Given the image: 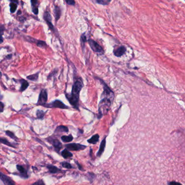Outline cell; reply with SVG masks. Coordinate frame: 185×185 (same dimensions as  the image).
<instances>
[{"label": "cell", "instance_id": "cell-1", "mask_svg": "<svg viewBox=\"0 0 185 185\" xmlns=\"http://www.w3.org/2000/svg\"><path fill=\"white\" fill-rule=\"evenodd\" d=\"M84 87V83L81 78L78 79L75 81L72 87V90L71 94L66 95L68 100L75 108H79V95L81 89Z\"/></svg>", "mask_w": 185, "mask_h": 185}, {"label": "cell", "instance_id": "cell-2", "mask_svg": "<svg viewBox=\"0 0 185 185\" xmlns=\"http://www.w3.org/2000/svg\"><path fill=\"white\" fill-rule=\"evenodd\" d=\"M113 100L111 99L103 97L101 99V101L99 105V113L98 118H101L107 114L108 112L110 110L111 104Z\"/></svg>", "mask_w": 185, "mask_h": 185}, {"label": "cell", "instance_id": "cell-3", "mask_svg": "<svg viewBox=\"0 0 185 185\" xmlns=\"http://www.w3.org/2000/svg\"><path fill=\"white\" fill-rule=\"evenodd\" d=\"M88 42L89 44L91 49L95 53H98L101 54L104 53V49L96 41L91 39H89L88 40Z\"/></svg>", "mask_w": 185, "mask_h": 185}, {"label": "cell", "instance_id": "cell-4", "mask_svg": "<svg viewBox=\"0 0 185 185\" xmlns=\"http://www.w3.org/2000/svg\"><path fill=\"white\" fill-rule=\"evenodd\" d=\"M44 107L47 108H58L60 109H68L69 107L67 106L66 104H64L60 100H55L51 102L50 104H45L44 106Z\"/></svg>", "mask_w": 185, "mask_h": 185}, {"label": "cell", "instance_id": "cell-5", "mask_svg": "<svg viewBox=\"0 0 185 185\" xmlns=\"http://www.w3.org/2000/svg\"><path fill=\"white\" fill-rule=\"evenodd\" d=\"M48 100V94L47 91L46 89H42L40 92L39 95V98L37 102V104L44 106L46 104Z\"/></svg>", "mask_w": 185, "mask_h": 185}, {"label": "cell", "instance_id": "cell-6", "mask_svg": "<svg viewBox=\"0 0 185 185\" xmlns=\"http://www.w3.org/2000/svg\"><path fill=\"white\" fill-rule=\"evenodd\" d=\"M65 147L67 149L73 151H82L86 148V146L81 145L79 144H69L65 145Z\"/></svg>", "mask_w": 185, "mask_h": 185}, {"label": "cell", "instance_id": "cell-7", "mask_svg": "<svg viewBox=\"0 0 185 185\" xmlns=\"http://www.w3.org/2000/svg\"><path fill=\"white\" fill-rule=\"evenodd\" d=\"M44 20L46 21L47 24L49 29H51L53 33H55V29L54 28V26L53 25V24L51 23V14L49 13V12L48 11H46L44 13Z\"/></svg>", "mask_w": 185, "mask_h": 185}, {"label": "cell", "instance_id": "cell-8", "mask_svg": "<svg viewBox=\"0 0 185 185\" xmlns=\"http://www.w3.org/2000/svg\"><path fill=\"white\" fill-rule=\"evenodd\" d=\"M48 141L52 145L54 146L55 149L56 150V151H59L61 149L62 147V144L59 141V140L57 139H51V138H49L48 139Z\"/></svg>", "mask_w": 185, "mask_h": 185}, {"label": "cell", "instance_id": "cell-9", "mask_svg": "<svg viewBox=\"0 0 185 185\" xmlns=\"http://www.w3.org/2000/svg\"><path fill=\"white\" fill-rule=\"evenodd\" d=\"M0 179L3 181L4 185H15L13 181L7 175L0 172Z\"/></svg>", "mask_w": 185, "mask_h": 185}, {"label": "cell", "instance_id": "cell-10", "mask_svg": "<svg viewBox=\"0 0 185 185\" xmlns=\"http://www.w3.org/2000/svg\"><path fill=\"white\" fill-rule=\"evenodd\" d=\"M126 51V48L124 46H120L114 51V55L116 57H121Z\"/></svg>", "mask_w": 185, "mask_h": 185}, {"label": "cell", "instance_id": "cell-11", "mask_svg": "<svg viewBox=\"0 0 185 185\" xmlns=\"http://www.w3.org/2000/svg\"><path fill=\"white\" fill-rule=\"evenodd\" d=\"M31 4L32 7V10L34 14L37 15L39 13L38 9V0H31Z\"/></svg>", "mask_w": 185, "mask_h": 185}, {"label": "cell", "instance_id": "cell-12", "mask_svg": "<svg viewBox=\"0 0 185 185\" xmlns=\"http://www.w3.org/2000/svg\"><path fill=\"white\" fill-rule=\"evenodd\" d=\"M106 138H104V139L101 142L99 150V151H98V153H97V155H98V156H101L102 154L104 153V148H105V147H106Z\"/></svg>", "mask_w": 185, "mask_h": 185}, {"label": "cell", "instance_id": "cell-13", "mask_svg": "<svg viewBox=\"0 0 185 185\" xmlns=\"http://www.w3.org/2000/svg\"><path fill=\"white\" fill-rule=\"evenodd\" d=\"M17 168L18 171H19L20 173L21 174L22 176L24 177V178H28V174H27V171L22 166L17 165Z\"/></svg>", "mask_w": 185, "mask_h": 185}, {"label": "cell", "instance_id": "cell-14", "mask_svg": "<svg viewBox=\"0 0 185 185\" xmlns=\"http://www.w3.org/2000/svg\"><path fill=\"white\" fill-rule=\"evenodd\" d=\"M99 135L97 134H95L94 135H93L91 139L88 140L87 141L89 144L95 145L99 141Z\"/></svg>", "mask_w": 185, "mask_h": 185}, {"label": "cell", "instance_id": "cell-15", "mask_svg": "<svg viewBox=\"0 0 185 185\" xmlns=\"http://www.w3.org/2000/svg\"><path fill=\"white\" fill-rule=\"evenodd\" d=\"M54 11L56 20L57 21L58 20H59V19L61 17V11L60 8L58 6H55Z\"/></svg>", "mask_w": 185, "mask_h": 185}, {"label": "cell", "instance_id": "cell-16", "mask_svg": "<svg viewBox=\"0 0 185 185\" xmlns=\"http://www.w3.org/2000/svg\"><path fill=\"white\" fill-rule=\"evenodd\" d=\"M69 131V129L67 127L64 126H58L56 129H55V133H68Z\"/></svg>", "mask_w": 185, "mask_h": 185}, {"label": "cell", "instance_id": "cell-17", "mask_svg": "<svg viewBox=\"0 0 185 185\" xmlns=\"http://www.w3.org/2000/svg\"><path fill=\"white\" fill-rule=\"evenodd\" d=\"M47 168L51 173H57L60 171V169L53 165H48Z\"/></svg>", "mask_w": 185, "mask_h": 185}, {"label": "cell", "instance_id": "cell-18", "mask_svg": "<svg viewBox=\"0 0 185 185\" xmlns=\"http://www.w3.org/2000/svg\"><path fill=\"white\" fill-rule=\"evenodd\" d=\"M61 154L64 159L69 158L73 156V154L70 151H68L67 149H65L62 151Z\"/></svg>", "mask_w": 185, "mask_h": 185}, {"label": "cell", "instance_id": "cell-19", "mask_svg": "<svg viewBox=\"0 0 185 185\" xmlns=\"http://www.w3.org/2000/svg\"><path fill=\"white\" fill-rule=\"evenodd\" d=\"M22 83H21V86L20 88L21 91H25L27 88L29 87V83L26 80H22Z\"/></svg>", "mask_w": 185, "mask_h": 185}, {"label": "cell", "instance_id": "cell-20", "mask_svg": "<svg viewBox=\"0 0 185 185\" xmlns=\"http://www.w3.org/2000/svg\"><path fill=\"white\" fill-rule=\"evenodd\" d=\"M61 140H62V141L64 142H69L71 141H73V137L71 135H69L68 136H62L61 137Z\"/></svg>", "mask_w": 185, "mask_h": 185}, {"label": "cell", "instance_id": "cell-21", "mask_svg": "<svg viewBox=\"0 0 185 185\" xmlns=\"http://www.w3.org/2000/svg\"><path fill=\"white\" fill-rule=\"evenodd\" d=\"M39 72H38L36 74L29 75V76H27V78L28 79L31 80V81H36L38 80V78H39Z\"/></svg>", "mask_w": 185, "mask_h": 185}, {"label": "cell", "instance_id": "cell-22", "mask_svg": "<svg viewBox=\"0 0 185 185\" xmlns=\"http://www.w3.org/2000/svg\"><path fill=\"white\" fill-rule=\"evenodd\" d=\"M0 143H1V144H3L4 145H7V146H9V147H15L13 145H12L10 142L8 141V140H7V139H4V138H0Z\"/></svg>", "mask_w": 185, "mask_h": 185}, {"label": "cell", "instance_id": "cell-23", "mask_svg": "<svg viewBox=\"0 0 185 185\" xmlns=\"http://www.w3.org/2000/svg\"><path fill=\"white\" fill-rule=\"evenodd\" d=\"M17 4L13 2H11L10 4V10L11 13H14L17 9Z\"/></svg>", "mask_w": 185, "mask_h": 185}, {"label": "cell", "instance_id": "cell-24", "mask_svg": "<svg viewBox=\"0 0 185 185\" xmlns=\"http://www.w3.org/2000/svg\"><path fill=\"white\" fill-rule=\"evenodd\" d=\"M36 44L37 46L41 48H46L47 47V44L46 42L44 41L37 40L36 41Z\"/></svg>", "mask_w": 185, "mask_h": 185}, {"label": "cell", "instance_id": "cell-25", "mask_svg": "<svg viewBox=\"0 0 185 185\" xmlns=\"http://www.w3.org/2000/svg\"><path fill=\"white\" fill-rule=\"evenodd\" d=\"M45 115V113L43 111H41V110H37L36 111V116H37L38 119H42L44 118Z\"/></svg>", "mask_w": 185, "mask_h": 185}, {"label": "cell", "instance_id": "cell-26", "mask_svg": "<svg viewBox=\"0 0 185 185\" xmlns=\"http://www.w3.org/2000/svg\"><path fill=\"white\" fill-rule=\"evenodd\" d=\"M111 0H96L97 3L102 5H108L110 4Z\"/></svg>", "mask_w": 185, "mask_h": 185}, {"label": "cell", "instance_id": "cell-27", "mask_svg": "<svg viewBox=\"0 0 185 185\" xmlns=\"http://www.w3.org/2000/svg\"><path fill=\"white\" fill-rule=\"evenodd\" d=\"M6 134L8 136H9L10 138H11V139H14V140H17V138L16 137V136L15 135V134H14L13 132L9 131H6Z\"/></svg>", "mask_w": 185, "mask_h": 185}, {"label": "cell", "instance_id": "cell-28", "mask_svg": "<svg viewBox=\"0 0 185 185\" xmlns=\"http://www.w3.org/2000/svg\"><path fill=\"white\" fill-rule=\"evenodd\" d=\"M61 165H62V166L64 168H68V169H71V168H73L72 166H71L70 164H69V163H68V162H62V163L61 164Z\"/></svg>", "mask_w": 185, "mask_h": 185}, {"label": "cell", "instance_id": "cell-29", "mask_svg": "<svg viewBox=\"0 0 185 185\" xmlns=\"http://www.w3.org/2000/svg\"><path fill=\"white\" fill-rule=\"evenodd\" d=\"M81 46L82 47H84V45L85 42L87 41V39H86V36L84 35V34H83L81 36Z\"/></svg>", "mask_w": 185, "mask_h": 185}, {"label": "cell", "instance_id": "cell-30", "mask_svg": "<svg viewBox=\"0 0 185 185\" xmlns=\"http://www.w3.org/2000/svg\"><path fill=\"white\" fill-rule=\"evenodd\" d=\"M65 1L68 4L71 6H74L75 4V1L74 0H65Z\"/></svg>", "mask_w": 185, "mask_h": 185}, {"label": "cell", "instance_id": "cell-31", "mask_svg": "<svg viewBox=\"0 0 185 185\" xmlns=\"http://www.w3.org/2000/svg\"><path fill=\"white\" fill-rule=\"evenodd\" d=\"M32 185H45L44 182L43 181V180H40L39 181L35 182L34 184H33Z\"/></svg>", "mask_w": 185, "mask_h": 185}, {"label": "cell", "instance_id": "cell-32", "mask_svg": "<svg viewBox=\"0 0 185 185\" xmlns=\"http://www.w3.org/2000/svg\"><path fill=\"white\" fill-rule=\"evenodd\" d=\"M5 30V28L4 25L0 24V35H2L4 33V31Z\"/></svg>", "mask_w": 185, "mask_h": 185}, {"label": "cell", "instance_id": "cell-33", "mask_svg": "<svg viewBox=\"0 0 185 185\" xmlns=\"http://www.w3.org/2000/svg\"><path fill=\"white\" fill-rule=\"evenodd\" d=\"M168 185H182L181 184H180L179 182H177L172 181L168 183Z\"/></svg>", "mask_w": 185, "mask_h": 185}, {"label": "cell", "instance_id": "cell-34", "mask_svg": "<svg viewBox=\"0 0 185 185\" xmlns=\"http://www.w3.org/2000/svg\"><path fill=\"white\" fill-rule=\"evenodd\" d=\"M4 105L2 102H0V112L4 111Z\"/></svg>", "mask_w": 185, "mask_h": 185}, {"label": "cell", "instance_id": "cell-35", "mask_svg": "<svg viewBox=\"0 0 185 185\" xmlns=\"http://www.w3.org/2000/svg\"><path fill=\"white\" fill-rule=\"evenodd\" d=\"M11 2H13V3H15V4H19V1L18 0H9Z\"/></svg>", "mask_w": 185, "mask_h": 185}, {"label": "cell", "instance_id": "cell-36", "mask_svg": "<svg viewBox=\"0 0 185 185\" xmlns=\"http://www.w3.org/2000/svg\"><path fill=\"white\" fill-rule=\"evenodd\" d=\"M4 42V38L2 35H0V44H2Z\"/></svg>", "mask_w": 185, "mask_h": 185}, {"label": "cell", "instance_id": "cell-37", "mask_svg": "<svg viewBox=\"0 0 185 185\" xmlns=\"http://www.w3.org/2000/svg\"><path fill=\"white\" fill-rule=\"evenodd\" d=\"M76 163H77V165H78V167H79V169H80V170H82V167H81V166H80V165H79V164L78 163V162H76Z\"/></svg>", "mask_w": 185, "mask_h": 185}, {"label": "cell", "instance_id": "cell-38", "mask_svg": "<svg viewBox=\"0 0 185 185\" xmlns=\"http://www.w3.org/2000/svg\"><path fill=\"white\" fill-rule=\"evenodd\" d=\"M21 14V11L20 10H19L18 11V13H17V15H20Z\"/></svg>", "mask_w": 185, "mask_h": 185}, {"label": "cell", "instance_id": "cell-39", "mask_svg": "<svg viewBox=\"0 0 185 185\" xmlns=\"http://www.w3.org/2000/svg\"><path fill=\"white\" fill-rule=\"evenodd\" d=\"M1 77H2V73H1V72L0 71V79H1Z\"/></svg>", "mask_w": 185, "mask_h": 185}]
</instances>
